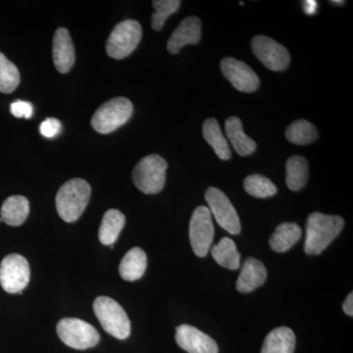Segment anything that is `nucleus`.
<instances>
[{
    "instance_id": "5",
    "label": "nucleus",
    "mask_w": 353,
    "mask_h": 353,
    "mask_svg": "<svg viewBox=\"0 0 353 353\" xmlns=\"http://www.w3.org/2000/svg\"><path fill=\"white\" fill-rule=\"evenodd\" d=\"M134 108L126 97H115L95 111L92 126L99 134H110L126 124L131 118Z\"/></svg>"
},
{
    "instance_id": "15",
    "label": "nucleus",
    "mask_w": 353,
    "mask_h": 353,
    "mask_svg": "<svg viewBox=\"0 0 353 353\" xmlns=\"http://www.w3.org/2000/svg\"><path fill=\"white\" fill-rule=\"evenodd\" d=\"M201 39V22L194 16L185 18L176 27L167 43V50L171 54H178L183 46L197 44Z\"/></svg>"
},
{
    "instance_id": "20",
    "label": "nucleus",
    "mask_w": 353,
    "mask_h": 353,
    "mask_svg": "<svg viewBox=\"0 0 353 353\" xmlns=\"http://www.w3.org/2000/svg\"><path fill=\"white\" fill-rule=\"evenodd\" d=\"M29 213L30 203L27 197L12 196L2 204L0 218L9 226L18 227L27 220Z\"/></svg>"
},
{
    "instance_id": "23",
    "label": "nucleus",
    "mask_w": 353,
    "mask_h": 353,
    "mask_svg": "<svg viewBox=\"0 0 353 353\" xmlns=\"http://www.w3.org/2000/svg\"><path fill=\"white\" fill-rule=\"evenodd\" d=\"M204 139L214 150L216 155L222 160H229L232 157L229 143L223 134L219 123L214 118L205 120L202 126Z\"/></svg>"
},
{
    "instance_id": "34",
    "label": "nucleus",
    "mask_w": 353,
    "mask_h": 353,
    "mask_svg": "<svg viewBox=\"0 0 353 353\" xmlns=\"http://www.w3.org/2000/svg\"><path fill=\"white\" fill-rule=\"evenodd\" d=\"M332 3H338V4H343V3H345V1H332Z\"/></svg>"
},
{
    "instance_id": "30",
    "label": "nucleus",
    "mask_w": 353,
    "mask_h": 353,
    "mask_svg": "<svg viewBox=\"0 0 353 353\" xmlns=\"http://www.w3.org/2000/svg\"><path fill=\"white\" fill-rule=\"evenodd\" d=\"M62 125L59 120L55 118H48L44 120L39 126V132L44 138L52 139L61 131Z\"/></svg>"
},
{
    "instance_id": "26",
    "label": "nucleus",
    "mask_w": 353,
    "mask_h": 353,
    "mask_svg": "<svg viewBox=\"0 0 353 353\" xmlns=\"http://www.w3.org/2000/svg\"><path fill=\"white\" fill-rule=\"evenodd\" d=\"M285 138L294 145H305L317 139L318 131L312 123L306 120H297L285 130Z\"/></svg>"
},
{
    "instance_id": "17",
    "label": "nucleus",
    "mask_w": 353,
    "mask_h": 353,
    "mask_svg": "<svg viewBox=\"0 0 353 353\" xmlns=\"http://www.w3.org/2000/svg\"><path fill=\"white\" fill-rule=\"evenodd\" d=\"M148 267V256L141 248H134L123 257L119 273L123 280L134 282L145 275Z\"/></svg>"
},
{
    "instance_id": "4",
    "label": "nucleus",
    "mask_w": 353,
    "mask_h": 353,
    "mask_svg": "<svg viewBox=\"0 0 353 353\" xmlns=\"http://www.w3.org/2000/svg\"><path fill=\"white\" fill-rule=\"evenodd\" d=\"M94 310L104 331L119 340L129 338L131 322L117 301L108 296H99L94 301Z\"/></svg>"
},
{
    "instance_id": "33",
    "label": "nucleus",
    "mask_w": 353,
    "mask_h": 353,
    "mask_svg": "<svg viewBox=\"0 0 353 353\" xmlns=\"http://www.w3.org/2000/svg\"><path fill=\"white\" fill-rule=\"evenodd\" d=\"M303 8L306 14L308 15H312L316 12L318 8L317 2L314 0H307V1H303Z\"/></svg>"
},
{
    "instance_id": "28",
    "label": "nucleus",
    "mask_w": 353,
    "mask_h": 353,
    "mask_svg": "<svg viewBox=\"0 0 353 353\" xmlns=\"http://www.w3.org/2000/svg\"><path fill=\"white\" fill-rule=\"evenodd\" d=\"M20 83L19 70L0 52V92L11 94Z\"/></svg>"
},
{
    "instance_id": "27",
    "label": "nucleus",
    "mask_w": 353,
    "mask_h": 353,
    "mask_svg": "<svg viewBox=\"0 0 353 353\" xmlns=\"http://www.w3.org/2000/svg\"><path fill=\"white\" fill-rule=\"evenodd\" d=\"M243 188L250 196L256 199H267L277 194L275 183L266 176L254 174L246 176L243 182Z\"/></svg>"
},
{
    "instance_id": "1",
    "label": "nucleus",
    "mask_w": 353,
    "mask_h": 353,
    "mask_svg": "<svg viewBox=\"0 0 353 353\" xmlns=\"http://www.w3.org/2000/svg\"><path fill=\"white\" fill-rule=\"evenodd\" d=\"M345 221L340 216L311 213L306 222L304 252L308 255L320 254L341 233Z\"/></svg>"
},
{
    "instance_id": "29",
    "label": "nucleus",
    "mask_w": 353,
    "mask_h": 353,
    "mask_svg": "<svg viewBox=\"0 0 353 353\" xmlns=\"http://www.w3.org/2000/svg\"><path fill=\"white\" fill-rule=\"evenodd\" d=\"M181 1L179 0H154L152 6L155 12L152 14V28L154 31H160L163 28L167 18L176 12Z\"/></svg>"
},
{
    "instance_id": "7",
    "label": "nucleus",
    "mask_w": 353,
    "mask_h": 353,
    "mask_svg": "<svg viewBox=\"0 0 353 353\" xmlns=\"http://www.w3.org/2000/svg\"><path fill=\"white\" fill-rule=\"evenodd\" d=\"M57 331L60 340L75 350H83L94 347L101 341V336L94 326L77 318L60 320Z\"/></svg>"
},
{
    "instance_id": "12",
    "label": "nucleus",
    "mask_w": 353,
    "mask_h": 353,
    "mask_svg": "<svg viewBox=\"0 0 353 353\" xmlns=\"http://www.w3.org/2000/svg\"><path fill=\"white\" fill-rule=\"evenodd\" d=\"M223 75L236 90L243 92H253L259 88V76L245 62L233 57H227L221 61Z\"/></svg>"
},
{
    "instance_id": "3",
    "label": "nucleus",
    "mask_w": 353,
    "mask_h": 353,
    "mask_svg": "<svg viewBox=\"0 0 353 353\" xmlns=\"http://www.w3.org/2000/svg\"><path fill=\"white\" fill-rule=\"evenodd\" d=\"M168 168L166 160L158 154L143 157L132 171V182L145 194H155L161 192L166 181Z\"/></svg>"
},
{
    "instance_id": "21",
    "label": "nucleus",
    "mask_w": 353,
    "mask_h": 353,
    "mask_svg": "<svg viewBox=\"0 0 353 353\" xmlns=\"http://www.w3.org/2000/svg\"><path fill=\"white\" fill-rule=\"evenodd\" d=\"M301 234L303 231L296 223H282L276 228L269 243L274 252H285L301 240Z\"/></svg>"
},
{
    "instance_id": "2",
    "label": "nucleus",
    "mask_w": 353,
    "mask_h": 353,
    "mask_svg": "<svg viewBox=\"0 0 353 353\" xmlns=\"http://www.w3.org/2000/svg\"><path fill=\"white\" fill-rule=\"evenodd\" d=\"M92 189L83 179H73L65 183L57 194L58 214L67 223L76 222L90 201Z\"/></svg>"
},
{
    "instance_id": "14",
    "label": "nucleus",
    "mask_w": 353,
    "mask_h": 353,
    "mask_svg": "<svg viewBox=\"0 0 353 353\" xmlns=\"http://www.w3.org/2000/svg\"><path fill=\"white\" fill-rule=\"evenodd\" d=\"M53 62L61 74L68 73L75 63V48L68 30L59 28L53 37Z\"/></svg>"
},
{
    "instance_id": "19",
    "label": "nucleus",
    "mask_w": 353,
    "mask_h": 353,
    "mask_svg": "<svg viewBox=\"0 0 353 353\" xmlns=\"http://www.w3.org/2000/svg\"><path fill=\"white\" fill-rule=\"evenodd\" d=\"M296 334L288 327H279L267 334L261 353H294Z\"/></svg>"
},
{
    "instance_id": "18",
    "label": "nucleus",
    "mask_w": 353,
    "mask_h": 353,
    "mask_svg": "<svg viewBox=\"0 0 353 353\" xmlns=\"http://www.w3.org/2000/svg\"><path fill=\"white\" fill-rule=\"evenodd\" d=\"M227 138L232 143L236 153L241 157H248L256 150V143L243 131L241 121L238 117H230L225 124Z\"/></svg>"
},
{
    "instance_id": "10",
    "label": "nucleus",
    "mask_w": 353,
    "mask_h": 353,
    "mask_svg": "<svg viewBox=\"0 0 353 353\" xmlns=\"http://www.w3.org/2000/svg\"><path fill=\"white\" fill-rule=\"evenodd\" d=\"M205 199L211 215L214 216L216 222L221 228L231 234L241 233V221L238 212L222 190L214 187L209 188L205 192Z\"/></svg>"
},
{
    "instance_id": "25",
    "label": "nucleus",
    "mask_w": 353,
    "mask_h": 353,
    "mask_svg": "<svg viewBox=\"0 0 353 353\" xmlns=\"http://www.w3.org/2000/svg\"><path fill=\"white\" fill-rule=\"evenodd\" d=\"M309 176L308 162L303 157H292L287 162L285 183L292 192L303 190L307 183Z\"/></svg>"
},
{
    "instance_id": "6",
    "label": "nucleus",
    "mask_w": 353,
    "mask_h": 353,
    "mask_svg": "<svg viewBox=\"0 0 353 353\" xmlns=\"http://www.w3.org/2000/svg\"><path fill=\"white\" fill-rule=\"evenodd\" d=\"M143 30L138 21L125 20L119 23L106 41V52L113 59H123L138 48Z\"/></svg>"
},
{
    "instance_id": "13",
    "label": "nucleus",
    "mask_w": 353,
    "mask_h": 353,
    "mask_svg": "<svg viewBox=\"0 0 353 353\" xmlns=\"http://www.w3.org/2000/svg\"><path fill=\"white\" fill-rule=\"evenodd\" d=\"M179 347L189 353H218L217 343L208 334L190 325L183 324L176 330Z\"/></svg>"
},
{
    "instance_id": "16",
    "label": "nucleus",
    "mask_w": 353,
    "mask_h": 353,
    "mask_svg": "<svg viewBox=\"0 0 353 353\" xmlns=\"http://www.w3.org/2000/svg\"><path fill=\"white\" fill-rule=\"evenodd\" d=\"M267 279V270L259 259H245L241 267V272L236 281V290L241 294H250L257 288L261 287Z\"/></svg>"
},
{
    "instance_id": "11",
    "label": "nucleus",
    "mask_w": 353,
    "mask_h": 353,
    "mask_svg": "<svg viewBox=\"0 0 353 353\" xmlns=\"http://www.w3.org/2000/svg\"><path fill=\"white\" fill-rule=\"evenodd\" d=\"M252 48L255 57L271 71H284L290 65L289 50L282 44L266 36L252 39Z\"/></svg>"
},
{
    "instance_id": "22",
    "label": "nucleus",
    "mask_w": 353,
    "mask_h": 353,
    "mask_svg": "<svg viewBox=\"0 0 353 353\" xmlns=\"http://www.w3.org/2000/svg\"><path fill=\"white\" fill-rule=\"evenodd\" d=\"M126 218L117 209H109L102 218L99 238L102 245H113L125 226Z\"/></svg>"
},
{
    "instance_id": "31",
    "label": "nucleus",
    "mask_w": 353,
    "mask_h": 353,
    "mask_svg": "<svg viewBox=\"0 0 353 353\" xmlns=\"http://www.w3.org/2000/svg\"><path fill=\"white\" fill-rule=\"evenodd\" d=\"M11 113L17 118L30 119L32 116V105L30 102L17 101L11 104Z\"/></svg>"
},
{
    "instance_id": "9",
    "label": "nucleus",
    "mask_w": 353,
    "mask_h": 353,
    "mask_svg": "<svg viewBox=\"0 0 353 353\" xmlns=\"http://www.w3.org/2000/svg\"><path fill=\"white\" fill-rule=\"evenodd\" d=\"M189 234L190 245L196 256L205 257L214 239L212 215L206 206H199L192 213Z\"/></svg>"
},
{
    "instance_id": "32",
    "label": "nucleus",
    "mask_w": 353,
    "mask_h": 353,
    "mask_svg": "<svg viewBox=\"0 0 353 353\" xmlns=\"http://www.w3.org/2000/svg\"><path fill=\"white\" fill-rule=\"evenodd\" d=\"M343 311H345V314L350 316L352 317L353 316V294L350 292V294L345 299V303H343Z\"/></svg>"
},
{
    "instance_id": "24",
    "label": "nucleus",
    "mask_w": 353,
    "mask_h": 353,
    "mask_svg": "<svg viewBox=\"0 0 353 353\" xmlns=\"http://www.w3.org/2000/svg\"><path fill=\"white\" fill-rule=\"evenodd\" d=\"M211 254L220 266L225 267L230 270H236L240 268V252H238L234 241L227 236L221 239L219 243L213 246Z\"/></svg>"
},
{
    "instance_id": "8",
    "label": "nucleus",
    "mask_w": 353,
    "mask_h": 353,
    "mask_svg": "<svg viewBox=\"0 0 353 353\" xmlns=\"http://www.w3.org/2000/svg\"><path fill=\"white\" fill-rule=\"evenodd\" d=\"M31 278L29 262L20 254H9L0 264V285L8 294H22Z\"/></svg>"
}]
</instances>
